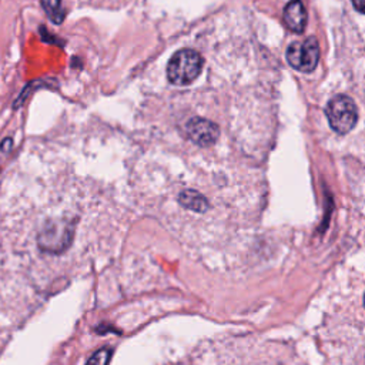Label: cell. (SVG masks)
Listing matches in <instances>:
<instances>
[{"label": "cell", "mask_w": 365, "mask_h": 365, "mask_svg": "<svg viewBox=\"0 0 365 365\" xmlns=\"http://www.w3.org/2000/svg\"><path fill=\"white\" fill-rule=\"evenodd\" d=\"M355 10L359 11V13H364L365 11V0H351Z\"/></svg>", "instance_id": "30bf717a"}, {"label": "cell", "mask_w": 365, "mask_h": 365, "mask_svg": "<svg viewBox=\"0 0 365 365\" xmlns=\"http://www.w3.org/2000/svg\"><path fill=\"white\" fill-rule=\"evenodd\" d=\"M180 202L184 207L191 208L194 211H204L207 208L205 198L202 195H200L197 191H192V190L182 191L181 195H180Z\"/></svg>", "instance_id": "52a82bcc"}, {"label": "cell", "mask_w": 365, "mask_h": 365, "mask_svg": "<svg viewBox=\"0 0 365 365\" xmlns=\"http://www.w3.org/2000/svg\"><path fill=\"white\" fill-rule=\"evenodd\" d=\"M284 23L294 33H302L307 26V11L301 0H291L284 7Z\"/></svg>", "instance_id": "8992f818"}, {"label": "cell", "mask_w": 365, "mask_h": 365, "mask_svg": "<svg viewBox=\"0 0 365 365\" xmlns=\"http://www.w3.org/2000/svg\"><path fill=\"white\" fill-rule=\"evenodd\" d=\"M111 354H113L111 348H108V346L101 348V349H98V351L87 361L86 365H107L108 361H110Z\"/></svg>", "instance_id": "9c48e42d"}, {"label": "cell", "mask_w": 365, "mask_h": 365, "mask_svg": "<svg viewBox=\"0 0 365 365\" xmlns=\"http://www.w3.org/2000/svg\"><path fill=\"white\" fill-rule=\"evenodd\" d=\"M328 123L338 134H346L354 128L358 120V108L354 100L345 94L332 97L325 108Z\"/></svg>", "instance_id": "7a4b0ae2"}, {"label": "cell", "mask_w": 365, "mask_h": 365, "mask_svg": "<svg viewBox=\"0 0 365 365\" xmlns=\"http://www.w3.org/2000/svg\"><path fill=\"white\" fill-rule=\"evenodd\" d=\"M41 6L47 14V17L54 23L60 24L64 20V9L61 6V0H41Z\"/></svg>", "instance_id": "ba28073f"}, {"label": "cell", "mask_w": 365, "mask_h": 365, "mask_svg": "<svg viewBox=\"0 0 365 365\" xmlns=\"http://www.w3.org/2000/svg\"><path fill=\"white\" fill-rule=\"evenodd\" d=\"M70 240V231L68 227L64 224H48L43 232L40 234L38 244L43 250L50 251V252H60L66 245L68 244Z\"/></svg>", "instance_id": "5b68a950"}, {"label": "cell", "mask_w": 365, "mask_h": 365, "mask_svg": "<svg viewBox=\"0 0 365 365\" xmlns=\"http://www.w3.org/2000/svg\"><path fill=\"white\" fill-rule=\"evenodd\" d=\"M287 60L291 67L299 71H312L319 61V44L315 37L294 41L287 48Z\"/></svg>", "instance_id": "3957f363"}, {"label": "cell", "mask_w": 365, "mask_h": 365, "mask_svg": "<svg viewBox=\"0 0 365 365\" xmlns=\"http://www.w3.org/2000/svg\"><path fill=\"white\" fill-rule=\"evenodd\" d=\"M204 60L192 48H181L173 54L167 64V78L174 86L191 84L201 73Z\"/></svg>", "instance_id": "6da1fadb"}, {"label": "cell", "mask_w": 365, "mask_h": 365, "mask_svg": "<svg viewBox=\"0 0 365 365\" xmlns=\"http://www.w3.org/2000/svg\"><path fill=\"white\" fill-rule=\"evenodd\" d=\"M10 145H11V140L7 138V140H4V141L1 143V150H3V151H4V150H9Z\"/></svg>", "instance_id": "8fae6325"}, {"label": "cell", "mask_w": 365, "mask_h": 365, "mask_svg": "<svg viewBox=\"0 0 365 365\" xmlns=\"http://www.w3.org/2000/svg\"><path fill=\"white\" fill-rule=\"evenodd\" d=\"M185 133L192 143L201 147L214 144L220 135V130L217 124L201 117L191 118L185 124Z\"/></svg>", "instance_id": "277c9868"}]
</instances>
